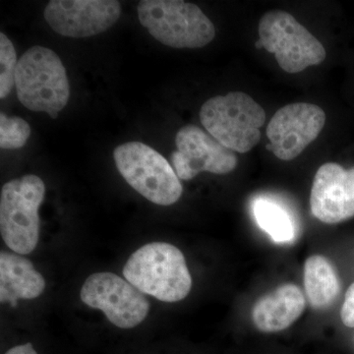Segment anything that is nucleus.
I'll list each match as a JSON object with an SVG mask.
<instances>
[{
  "label": "nucleus",
  "mask_w": 354,
  "mask_h": 354,
  "mask_svg": "<svg viewBox=\"0 0 354 354\" xmlns=\"http://www.w3.org/2000/svg\"><path fill=\"white\" fill-rule=\"evenodd\" d=\"M17 55L12 41L6 34H0V99H6L15 86Z\"/></svg>",
  "instance_id": "18"
},
{
  "label": "nucleus",
  "mask_w": 354,
  "mask_h": 354,
  "mask_svg": "<svg viewBox=\"0 0 354 354\" xmlns=\"http://www.w3.org/2000/svg\"><path fill=\"white\" fill-rule=\"evenodd\" d=\"M123 276L144 295L164 302L180 301L192 288L183 253L167 242H151L137 249L123 268Z\"/></svg>",
  "instance_id": "1"
},
{
  "label": "nucleus",
  "mask_w": 354,
  "mask_h": 354,
  "mask_svg": "<svg viewBox=\"0 0 354 354\" xmlns=\"http://www.w3.org/2000/svg\"><path fill=\"white\" fill-rule=\"evenodd\" d=\"M258 31L262 48L274 53L279 66L288 73H299L322 64L327 55L323 44L286 11L266 13Z\"/></svg>",
  "instance_id": "7"
},
{
  "label": "nucleus",
  "mask_w": 354,
  "mask_h": 354,
  "mask_svg": "<svg viewBox=\"0 0 354 354\" xmlns=\"http://www.w3.org/2000/svg\"><path fill=\"white\" fill-rule=\"evenodd\" d=\"M304 279L307 299L315 309L328 308L341 290L335 268L322 255H313L306 260Z\"/></svg>",
  "instance_id": "15"
},
{
  "label": "nucleus",
  "mask_w": 354,
  "mask_h": 354,
  "mask_svg": "<svg viewBox=\"0 0 354 354\" xmlns=\"http://www.w3.org/2000/svg\"><path fill=\"white\" fill-rule=\"evenodd\" d=\"M113 158L123 178L149 201L171 206L180 199L183 188L176 171L150 146L128 142L115 148Z\"/></svg>",
  "instance_id": "6"
},
{
  "label": "nucleus",
  "mask_w": 354,
  "mask_h": 354,
  "mask_svg": "<svg viewBox=\"0 0 354 354\" xmlns=\"http://www.w3.org/2000/svg\"><path fill=\"white\" fill-rule=\"evenodd\" d=\"M306 301L297 285L285 283L256 302L252 310L254 325L262 333L288 329L304 313Z\"/></svg>",
  "instance_id": "13"
},
{
  "label": "nucleus",
  "mask_w": 354,
  "mask_h": 354,
  "mask_svg": "<svg viewBox=\"0 0 354 354\" xmlns=\"http://www.w3.org/2000/svg\"><path fill=\"white\" fill-rule=\"evenodd\" d=\"M341 318L344 326L354 328V283L349 286L341 310Z\"/></svg>",
  "instance_id": "19"
},
{
  "label": "nucleus",
  "mask_w": 354,
  "mask_h": 354,
  "mask_svg": "<svg viewBox=\"0 0 354 354\" xmlns=\"http://www.w3.org/2000/svg\"><path fill=\"white\" fill-rule=\"evenodd\" d=\"M6 354H38L32 344H20L9 349Z\"/></svg>",
  "instance_id": "20"
},
{
  "label": "nucleus",
  "mask_w": 354,
  "mask_h": 354,
  "mask_svg": "<svg viewBox=\"0 0 354 354\" xmlns=\"http://www.w3.org/2000/svg\"><path fill=\"white\" fill-rule=\"evenodd\" d=\"M200 120L207 132L225 148L241 153L259 143L264 109L243 92H230L205 102Z\"/></svg>",
  "instance_id": "4"
},
{
  "label": "nucleus",
  "mask_w": 354,
  "mask_h": 354,
  "mask_svg": "<svg viewBox=\"0 0 354 354\" xmlns=\"http://www.w3.org/2000/svg\"><path fill=\"white\" fill-rule=\"evenodd\" d=\"M46 185L39 176L28 174L4 184L0 195V234L14 253L28 255L38 245L39 209Z\"/></svg>",
  "instance_id": "5"
},
{
  "label": "nucleus",
  "mask_w": 354,
  "mask_h": 354,
  "mask_svg": "<svg viewBox=\"0 0 354 354\" xmlns=\"http://www.w3.org/2000/svg\"><path fill=\"white\" fill-rule=\"evenodd\" d=\"M311 213L322 223L334 225L354 216V167L335 162L319 167L310 194Z\"/></svg>",
  "instance_id": "12"
},
{
  "label": "nucleus",
  "mask_w": 354,
  "mask_h": 354,
  "mask_svg": "<svg viewBox=\"0 0 354 354\" xmlns=\"http://www.w3.org/2000/svg\"><path fill=\"white\" fill-rule=\"evenodd\" d=\"M253 214L258 225L277 243H288L295 239V221L279 203L259 198L253 203Z\"/></svg>",
  "instance_id": "16"
},
{
  "label": "nucleus",
  "mask_w": 354,
  "mask_h": 354,
  "mask_svg": "<svg viewBox=\"0 0 354 354\" xmlns=\"http://www.w3.org/2000/svg\"><path fill=\"white\" fill-rule=\"evenodd\" d=\"M140 23L149 34L174 48H201L216 37L213 22L196 6L181 0H142Z\"/></svg>",
  "instance_id": "3"
},
{
  "label": "nucleus",
  "mask_w": 354,
  "mask_h": 354,
  "mask_svg": "<svg viewBox=\"0 0 354 354\" xmlns=\"http://www.w3.org/2000/svg\"><path fill=\"white\" fill-rule=\"evenodd\" d=\"M15 87L26 109L48 113L53 120L69 101L66 69L57 53L44 46H32L18 60Z\"/></svg>",
  "instance_id": "2"
},
{
  "label": "nucleus",
  "mask_w": 354,
  "mask_h": 354,
  "mask_svg": "<svg viewBox=\"0 0 354 354\" xmlns=\"http://www.w3.org/2000/svg\"><path fill=\"white\" fill-rule=\"evenodd\" d=\"M80 298L91 308L101 310L120 329H132L147 318L150 302L127 279L113 272L91 274L81 288Z\"/></svg>",
  "instance_id": "8"
},
{
  "label": "nucleus",
  "mask_w": 354,
  "mask_h": 354,
  "mask_svg": "<svg viewBox=\"0 0 354 354\" xmlns=\"http://www.w3.org/2000/svg\"><path fill=\"white\" fill-rule=\"evenodd\" d=\"M31 135V127L27 121L12 116L9 118L0 113V148L6 150H16L23 148Z\"/></svg>",
  "instance_id": "17"
},
{
  "label": "nucleus",
  "mask_w": 354,
  "mask_h": 354,
  "mask_svg": "<svg viewBox=\"0 0 354 354\" xmlns=\"http://www.w3.org/2000/svg\"><path fill=\"white\" fill-rule=\"evenodd\" d=\"M177 151L172 153L171 162L177 176L190 180L200 172L227 174L234 171L237 157L209 133L196 125H186L177 132Z\"/></svg>",
  "instance_id": "11"
},
{
  "label": "nucleus",
  "mask_w": 354,
  "mask_h": 354,
  "mask_svg": "<svg viewBox=\"0 0 354 354\" xmlns=\"http://www.w3.org/2000/svg\"><path fill=\"white\" fill-rule=\"evenodd\" d=\"M121 15L116 0H51L44 19L60 36L81 39L108 31Z\"/></svg>",
  "instance_id": "10"
},
{
  "label": "nucleus",
  "mask_w": 354,
  "mask_h": 354,
  "mask_svg": "<svg viewBox=\"0 0 354 354\" xmlns=\"http://www.w3.org/2000/svg\"><path fill=\"white\" fill-rule=\"evenodd\" d=\"M46 281L29 259L17 253H0V300L15 307L19 299H35L44 292Z\"/></svg>",
  "instance_id": "14"
},
{
  "label": "nucleus",
  "mask_w": 354,
  "mask_h": 354,
  "mask_svg": "<svg viewBox=\"0 0 354 354\" xmlns=\"http://www.w3.org/2000/svg\"><path fill=\"white\" fill-rule=\"evenodd\" d=\"M326 113L320 106L306 102L279 109L268 124L271 144L267 148L281 160L297 158L315 141L325 127Z\"/></svg>",
  "instance_id": "9"
}]
</instances>
